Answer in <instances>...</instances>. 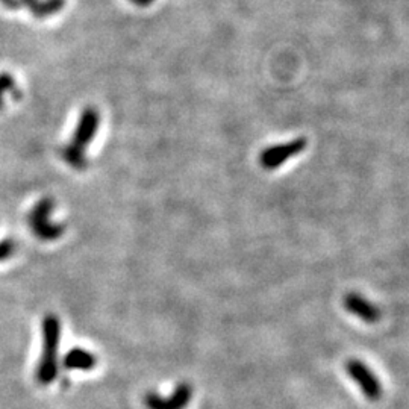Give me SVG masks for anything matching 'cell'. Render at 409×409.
I'll list each match as a JSON object with an SVG mask.
<instances>
[{
    "label": "cell",
    "mask_w": 409,
    "mask_h": 409,
    "mask_svg": "<svg viewBox=\"0 0 409 409\" xmlns=\"http://www.w3.org/2000/svg\"><path fill=\"white\" fill-rule=\"evenodd\" d=\"M343 305L350 314H354L365 323H376L380 319V309L358 293L345 294Z\"/></svg>",
    "instance_id": "7"
},
{
    "label": "cell",
    "mask_w": 409,
    "mask_h": 409,
    "mask_svg": "<svg viewBox=\"0 0 409 409\" xmlns=\"http://www.w3.org/2000/svg\"><path fill=\"white\" fill-rule=\"evenodd\" d=\"M193 399V386L181 382L170 396L162 397L158 393H147L144 405L147 409H185Z\"/></svg>",
    "instance_id": "6"
},
{
    "label": "cell",
    "mask_w": 409,
    "mask_h": 409,
    "mask_svg": "<svg viewBox=\"0 0 409 409\" xmlns=\"http://www.w3.org/2000/svg\"><path fill=\"white\" fill-rule=\"evenodd\" d=\"M55 203L52 199L40 200L29 213V228L41 241H55L64 234V224L51 220Z\"/></svg>",
    "instance_id": "3"
},
{
    "label": "cell",
    "mask_w": 409,
    "mask_h": 409,
    "mask_svg": "<svg viewBox=\"0 0 409 409\" xmlns=\"http://www.w3.org/2000/svg\"><path fill=\"white\" fill-rule=\"evenodd\" d=\"M0 2L5 3L10 8H16V6H20V0H0Z\"/></svg>",
    "instance_id": "13"
},
{
    "label": "cell",
    "mask_w": 409,
    "mask_h": 409,
    "mask_svg": "<svg viewBox=\"0 0 409 409\" xmlns=\"http://www.w3.org/2000/svg\"><path fill=\"white\" fill-rule=\"evenodd\" d=\"M98 123H101V116L94 108L83 109L79 122L75 129V133L70 143L62 149L61 155L67 164L75 168V170H83L87 167L88 161L85 157V149L91 141L94 140Z\"/></svg>",
    "instance_id": "1"
},
{
    "label": "cell",
    "mask_w": 409,
    "mask_h": 409,
    "mask_svg": "<svg viewBox=\"0 0 409 409\" xmlns=\"http://www.w3.org/2000/svg\"><path fill=\"white\" fill-rule=\"evenodd\" d=\"M306 138H294L287 143L270 146L259 153V166L264 170H276L287 161L298 157L303 150L306 149Z\"/></svg>",
    "instance_id": "4"
},
{
    "label": "cell",
    "mask_w": 409,
    "mask_h": 409,
    "mask_svg": "<svg viewBox=\"0 0 409 409\" xmlns=\"http://www.w3.org/2000/svg\"><path fill=\"white\" fill-rule=\"evenodd\" d=\"M345 371L355 380V384L362 391L367 400L378 401L382 397V386H380L378 378L373 375V371L365 364L352 358L345 362Z\"/></svg>",
    "instance_id": "5"
},
{
    "label": "cell",
    "mask_w": 409,
    "mask_h": 409,
    "mask_svg": "<svg viewBox=\"0 0 409 409\" xmlns=\"http://www.w3.org/2000/svg\"><path fill=\"white\" fill-rule=\"evenodd\" d=\"M43 354L37 367V380L40 385H49L58 378V355L61 343V321L56 315L47 314L43 323Z\"/></svg>",
    "instance_id": "2"
},
{
    "label": "cell",
    "mask_w": 409,
    "mask_h": 409,
    "mask_svg": "<svg viewBox=\"0 0 409 409\" xmlns=\"http://www.w3.org/2000/svg\"><path fill=\"white\" fill-rule=\"evenodd\" d=\"M17 87L14 77L10 75H0V109L5 107V101L10 96H16Z\"/></svg>",
    "instance_id": "10"
},
{
    "label": "cell",
    "mask_w": 409,
    "mask_h": 409,
    "mask_svg": "<svg viewBox=\"0 0 409 409\" xmlns=\"http://www.w3.org/2000/svg\"><path fill=\"white\" fill-rule=\"evenodd\" d=\"M14 252H16V243L12 239H2L0 241V263L10 259L14 255Z\"/></svg>",
    "instance_id": "11"
},
{
    "label": "cell",
    "mask_w": 409,
    "mask_h": 409,
    "mask_svg": "<svg viewBox=\"0 0 409 409\" xmlns=\"http://www.w3.org/2000/svg\"><path fill=\"white\" fill-rule=\"evenodd\" d=\"M20 5H26L37 17H47L58 12L66 0H20Z\"/></svg>",
    "instance_id": "9"
},
{
    "label": "cell",
    "mask_w": 409,
    "mask_h": 409,
    "mask_svg": "<svg viewBox=\"0 0 409 409\" xmlns=\"http://www.w3.org/2000/svg\"><path fill=\"white\" fill-rule=\"evenodd\" d=\"M131 2L133 3V5H137V6H143V8H146V6H150L155 0H131Z\"/></svg>",
    "instance_id": "12"
},
{
    "label": "cell",
    "mask_w": 409,
    "mask_h": 409,
    "mask_svg": "<svg viewBox=\"0 0 409 409\" xmlns=\"http://www.w3.org/2000/svg\"><path fill=\"white\" fill-rule=\"evenodd\" d=\"M97 364V358L91 354V352L83 350L81 347H73L70 349L66 356L62 365L66 367L67 370H93Z\"/></svg>",
    "instance_id": "8"
}]
</instances>
